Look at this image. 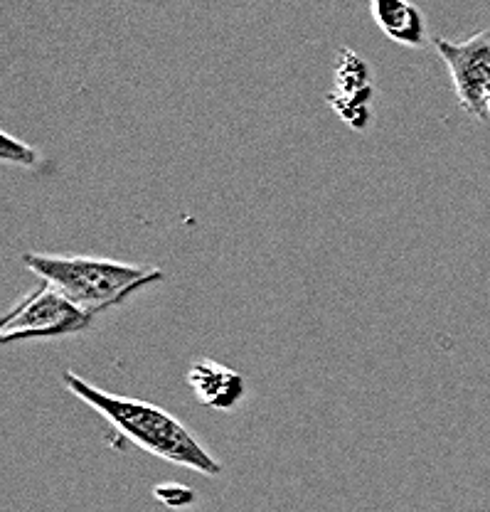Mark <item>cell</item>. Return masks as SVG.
<instances>
[{"label": "cell", "instance_id": "obj_1", "mask_svg": "<svg viewBox=\"0 0 490 512\" xmlns=\"http://www.w3.org/2000/svg\"><path fill=\"white\" fill-rule=\"evenodd\" d=\"M62 380L74 397L97 409L124 439H129L131 444L143 448L151 456L190 468V471L202 473L207 478L222 473V463L210 456V451L195 439L193 431L183 421H178L165 409L151 402H141V399L104 392L74 372H65Z\"/></svg>", "mask_w": 490, "mask_h": 512}, {"label": "cell", "instance_id": "obj_2", "mask_svg": "<svg viewBox=\"0 0 490 512\" xmlns=\"http://www.w3.org/2000/svg\"><path fill=\"white\" fill-rule=\"evenodd\" d=\"M23 266L52 286L69 303L97 318L101 313L126 303L133 293L163 281V271L156 266L126 264V261L99 259L79 254H20Z\"/></svg>", "mask_w": 490, "mask_h": 512}, {"label": "cell", "instance_id": "obj_3", "mask_svg": "<svg viewBox=\"0 0 490 512\" xmlns=\"http://www.w3.org/2000/svg\"><path fill=\"white\" fill-rule=\"evenodd\" d=\"M92 323L94 318L79 311L62 293L42 284L0 320V343L13 345L25 340L69 338L89 330Z\"/></svg>", "mask_w": 490, "mask_h": 512}, {"label": "cell", "instance_id": "obj_4", "mask_svg": "<svg viewBox=\"0 0 490 512\" xmlns=\"http://www.w3.org/2000/svg\"><path fill=\"white\" fill-rule=\"evenodd\" d=\"M441 60L449 67L451 84L461 109L471 119L488 121L486 94L490 84V30L476 32L463 42L434 37Z\"/></svg>", "mask_w": 490, "mask_h": 512}, {"label": "cell", "instance_id": "obj_5", "mask_svg": "<svg viewBox=\"0 0 490 512\" xmlns=\"http://www.w3.org/2000/svg\"><path fill=\"white\" fill-rule=\"evenodd\" d=\"M372 96H375V84H372L370 64L362 60L358 52L343 47L338 52L328 106L350 128L365 131L372 124Z\"/></svg>", "mask_w": 490, "mask_h": 512}, {"label": "cell", "instance_id": "obj_6", "mask_svg": "<svg viewBox=\"0 0 490 512\" xmlns=\"http://www.w3.org/2000/svg\"><path fill=\"white\" fill-rule=\"evenodd\" d=\"M188 384L205 407L217 412H229L244 399L247 384L239 372L229 370L215 360H197L188 370Z\"/></svg>", "mask_w": 490, "mask_h": 512}, {"label": "cell", "instance_id": "obj_7", "mask_svg": "<svg viewBox=\"0 0 490 512\" xmlns=\"http://www.w3.org/2000/svg\"><path fill=\"white\" fill-rule=\"evenodd\" d=\"M370 13L377 28L385 32L392 42L404 47H424L429 42L426 20L422 10L407 0H372Z\"/></svg>", "mask_w": 490, "mask_h": 512}, {"label": "cell", "instance_id": "obj_8", "mask_svg": "<svg viewBox=\"0 0 490 512\" xmlns=\"http://www.w3.org/2000/svg\"><path fill=\"white\" fill-rule=\"evenodd\" d=\"M0 163L5 165H20V168H35L40 163V153L33 146H28L20 138L10 136V133H0Z\"/></svg>", "mask_w": 490, "mask_h": 512}, {"label": "cell", "instance_id": "obj_9", "mask_svg": "<svg viewBox=\"0 0 490 512\" xmlns=\"http://www.w3.org/2000/svg\"><path fill=\"white\" fill-rule=\"evenodd\" d=\"M153 495H156V500H161L165 508L170 510L188 508V505L195 503V493L183 483H161L156 485Z\"/></svg>", "mask_w": 490, "mask_h": 512}, {"label": "cell", "instance_id": "obj_10", "mask_svg": "<svg viewBox=\"0 0 490 512\" xmlns=\"http://www.w3.org/2000/svg\"><path fill=\"white\" fill-rule=\"evenodd\" d=\"M486 106H488V121H490V84H488V94H486Z\"/></svg>", "mask_w": 490, "mask_h": 512}]
</instances>
